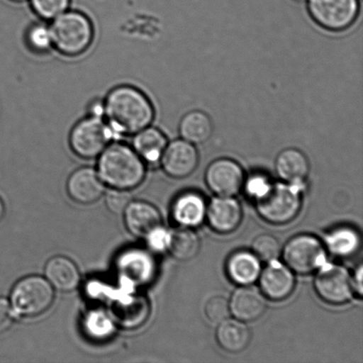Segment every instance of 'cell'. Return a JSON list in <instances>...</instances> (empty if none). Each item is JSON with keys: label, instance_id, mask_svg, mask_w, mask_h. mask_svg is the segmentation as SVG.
Listing matches in <instances>:
<instances>
[{"label": "cell", "instance_id": "cell-1", "mask_svg": "<svg viewBox=\"0 0 363 363\" xmlns=\"http://www.w3.org/2000/svg\"><path fill=\"white\" fill-rule=\"evenodd\" d=\"M155 115L150 99L131 85L112 89L104 101V118L116 138L133 136L151 126Z\"/></svg>", "mask_w": 363, "mask_h": 363}, {"label": "cell", "instance_id": "cell-2", "mask_svg": "<svg viewBox=\"0 0 363 363\" xmlns=\"http://www.w3.org/2000/svg\"><path fill=\"white\" fill-rule=\"evenodd\" d=\"M98 174L113 189L131 190L145 179V163L130 145L110 144L99 156Z\"/></svg>", "mask_w": 363, "mask_h": 363}, {"label": "cell", "instance_id": "cell-3", "mask_svg": "<svg viewBox=\"0 0 363 363\" xmlns=\"http://www.w3.org/2000/svg\"><path fill=\"white\" fill-rule=\"evenodd\" d=\"M53 48L63 55H83L94 38V25L85 14L66 11L52 20L51 26Z\"/></svg>", "mask_w": 363, "mask_h": 363}, {"label": "cell", "instance_id": "cell-4", "mask_svg": "<svg viewBox=\"0 0 363 363\" xmlns=\"http://www.w3.org/2000/svg\"><path fill=\"white\" fill-rule=\"evenodd\" d=\"M301 184H269L256 198L258 213L273 224H284L293 220L300 212Z\"/></svg>", "mask_w": 363, "mask_h": 363}, {"label": "cell", "instance_id": "cell-5", "mask_svg": "<svg viewBox=\"0 0 363 363\" xmlns=\"http://www.w3.org/2000/svg\"><path fill=\"white\" fill-rule=\"evenodd\" d=\"M55 290L44 277H24L13 288L10 304L13 313L23 318H37L52 307Z\"/></svg>", "mask_w": 363, "mask_h": 363}, {"label": "cell", "instance_id": "cell-6", "mask_svg": "<svg viewBox=\"0 0 363 363\" xmlns=\"http://www.w3.org/2000/svg\"><path fill=\"white\" fill-rule=\"evenodd\" d=\"M113 140L115 134L105 119L92 116L78 122L69 135L71 150L86 160L99 157Z\"/></svg>", "mask_w": 363, "mask_h": 363}, {"label": "cell", "instance_id": "cell-7", "mask_svg": "<svg viewBox=\"0 0 363 363\" xmlns=\"http://www.w3.org/2000/svg\"><path fill=\"white\" fill-rule=\"evenodd\" d=\"M308 13L320 27L329 31H343L357 21L358 0H308Z\"/></svg>", "mask_w": 363, "mask_h": 363}, {"label": "cell", "instance_id": "cell-8", "mask_svg": "<svg viewBox=\"0 0 363 363\" xmlns=\"http://www.w3.org/2000/svg\"><path fill=\"white\" fill-rule=\"evenodd\" d=\"M288 268L302 275L319 269L326 261L325 245L311 235H298L291 238L283 251Z\"/></svg>", "mask_w": 363, "mask_h": 363}, {"label": "cell", "instance_id": "cell-9", "mask_svg": "<svg viewBox=\"0 0 363 363\" xmlns=\"http://www.w3.org/2000/svg\"><path fill=\"white\" fill-rule=\"evenodd\" d=\"M315 289L323 301L333 305L346 303L353 297V279L344 267L323 264L315 279Z\"/></svg>", "mask_w": 363, "mask_h": 363}, {"label": "cell", "instance_id": "cell-10", "mask_svg": "<svg viewBox=\"0 0 363 363\" xmlns=\"http://www.w3.org/2000/svg\"><path fill=\"white\" fill-rule=\"evenodd\" d=\"M245 181L244 170L233 160H216L206 172L208 188L219 196H233L238 194Z\"/></svg>", "mask_w": 363, "mask_h": 363}, {"label": "cell", "instance_id": "cell-11", "mask_svg": "<svg viewBox=\"0 0 363 363\" xmlns=\"http://www.w3.org/2000/svg\"><path fill=\"white\" fill-rule=\"evenodd\" d=\"M161 163L167 175L173 179H184L197 169L199 152L194 144L181 138L167 145Z\"/></svg>", "mask_w": 363, "mask_h": 363}, {"label": "cell", "instance_id": "cell-12", "mask_svg": "<svg viewBox=\"0 0 363 363\" xmlns=\"http://www.w3.org/2000/svg\"><path fill=\"white\" fill-rule=\"evenodd\" d=\"M123 215L128 230L137 238L147 240L162 227L161 213L147 202H130Z\"/></svg>", "mask_w": 363, "mask_h": 363}, {"label": "cell", "instance_id": "cell-13", "mask_svg": "<svg viewBox=\"0 0 363 363\" xmlns=\"http://www.w3.org/2000/svg\"><path fill=\"white\" fill-rule=\"evenodd\" d=\"M259 286L263 294L272 301H283L290 296L295 287L293 272L288 267L276 261L269 262L259 274Z\"/></svg>", "mask_w": 363, "mask_h": 363}, {"label": "cell", "instance_id": "cell-14", "mask_svg": "<svg viewBox=\"0 0 363 363\" xmlns=\"http://www.w3.org/2000/svg\"><path fill=\"white\" fill-rule=\"evenodd\" d=\"M209 225L219 233H230L238 229L242 220L240 203L230 196L213 199L206 209Z\"/></svg>", "mask_w": 363, "mask_h": 363}, {"label": "cell", "instance_id": "cell-15", "mask_svg": "<svg viewBox=\"0 0 363 363\" xmlns=\"http://www.w3.org/2000/svg\"><path fill=\"white\" fill-rule=\"evenodd\" d=\"M67 190L74 201L84 205L92 204L104 194V182L95 169L82 168L69 177Z\"/></svg>", "mask_w": 363, "mask_h": 363}, {"label": "cell", "instance_id": "cell-16", "mask_svg": "<svg viewBox=\"0 0 363 363\" xmlns=\"http://www.w3.org/2000/svg\"><path fill=\"white\" fill-rule=\"evenodd\" d=\"M230 311L242 322H252L266 311L265 298L255 287L244 286L234 291L230 298Z\"/></svg>", "mask_w": 363, "mask_h": 363}, {"label": "cell", "instance_id": "cell-17", "mask_svg": "<svg viewBox=\"0 0 363 363\" xmlns=\"http://www.w3.org/2000/svg\"><path fill=\"white\" fill-rule=\"evenodd\" d=\"M275 169L281 179L291 184H302L311 169L307 156L298 149L287 148L276 159Z\"/></svg>", "mask_w": 363, "mask_h": 363}, {"label": "cell", "instance_id": "cell-18", "mask_svg": "<svg viewBox=\"0 0 363 363\" xmlns=\"http://www.w3.org/2000/svg\"><path fill=\"white\" fill-rule=\"evenodd\" d=\"M150 311L147 298L140 296L117 301L112 307L113 322L124 329H137L143 325L149 318Z\"/></svg>", "mask_w": 363, "mask_h": 363}, {"label": "cell", "instance_id": "cell-19", "mask_svg": "<svg viewBox=\"0 0 363 363\" xmlns=\"http://www.w3.org/2000/svg\"><path fill=\"white\" fill-rule=\"evenodd\" d=\"M45 273L51 286L60 291H71L80 283V273L71 259L56 256L46 263Z\"/></svg>", "mask_w": 363, "mask_h": 363}, {"label": "cell", "instance_id": "cell-20", "mask_svg": "<svg viewBox=\"0 0 363 363\" xmlns=\"http://www.w3.org/2000/svg\"><path fill=\"white\" fill-rule=\"evenodd\" d=\"M168 140L162 130L149 126L133 135L131 147L145 163L155 164L161 162Z\"/></svg>", "mask_w": 363, "mask_h": 363}, {"label": "cell", "instance_id": "cell-21", "mask_svg": "<svg viewBox=\"0 0 363 363\" xmlns=\"http://www.w3.org/2000/svg\"><path fill=\"white\" fill-rule=\"evenodd\" d=\"M227 273L234 283L240 286H250L259 279L261 274L259 259L254 252L247 251L234 252L228 259Z\"/></svg>", "mask_w": 363, "mask_h": 363}, {"label": "cell", "instance_id": "cell-22", "mask_svg": "<svg viewBox=\"0 0 363 363\" xmlns=\"http://www.w3.org/2000/svg\"><path fill=\"white\" fill-rule=\"evenodd\" d=\"M206 213L204 199L195 192H187L180 195L172 206L174 219L185 227L199 225L204 220Z\"/></svg>", "mask_w": 363, "mask_h": 363}, {"label": "cell", "instance_id": "cell-23", "mask_svg": "<svg viewBox=\"0 0 363 363\" xmlns=\"http://www.w3.org/2000/svg\"><path fill=\"white\" fill-rule=\"evenodd\" d=\"M216 340L223 350L230 353H240L251 340L248 327L240 320H224L216 330Z\"/></svg>", "mask_w": 363, "mask_h": 363}, {"label": "cell", "instance_id": "cell-24", "mask_svg": "<svg viewBox=\"0 0 363 363\" xmlns=\"http://www.w3.org/2000/svg\"><path fill=\"white\" fill-rule=\"evenodd\" d=\"M213 131L211 118L199 110L187 113L179 123L182 140L194 145L206 143L212 137Z\"/></svg>", "mask_w": 363, "mask_h": 363}, {"label": "cell", "instance_id": "cell-25", "mask_svg": "<svg viewBox=\"0 0 363 363\" xmlns=\"http://www.w3.org/2000/svg\"><path fill=\"white\" fill-rule=\"evenodd\" d=\"M201 247L197 234L188 228H179L168 233L166 249L174 258L189 261L198 255Z\"/></svg>", "mask_w": 363, "mask_h": 363}, {"label": "cell", "instance_id": "cell-26", "mask_svg": "<svg viewBox=\"0 0 363 363\" xmlns=\"http://www.w3.org/2000/svg\"><path fill=\"white\" fill-rule=\"evenodd\" d=\"M328 250L337 257H350L361 247V237L354 228L342 226L330 231L325 238Z\"/></svg>", "mask_w": 363, "mask_h": 363}, {"label": "cell", "instance_id": "cell-27", "mask_svg": "<svg viewBox=\"0 0 363 363\" xmlns=\"http://www.w3.org/2000/svg\"><path fill=\"white\" fill-rule=\"evenodd\" d=\"M120 272L128 279L134 282H145L152 275L154 265L147 254L142 252H128L121 259L119 264Z\"/></svg>", "mask_w": 363, "mask_h": 363}, {"label": "cell", "instance_id": "cell-28", "mask_svg": "<svg viewBox=\"0 0 363 363\" xmlns=\"http://www.w3.org/2000/svg\"><path fill=\"white\" fill-rule=\"evenodd\" d=\"M84 328L89 336L96 340L106 339L113 333V322L101 311H91L85 318Z\"/></svg>", "mask_w": 363, "mask_h": 363}, {"label": "cell", "instance_id": "cell-29", "mask_svg": "<svg viewBox=\"0 0 363 363\" xmlns=\"http://www.w3.org/2000/svg\"><path fill=\"white\" fill-rule=\"evenodd\" d=\"M26 43L31 51L48 52L53 48L51 28L48 25L38 23L28 28Z\"/></svg>", "mask_w": 363, "mask_h": 363}, {"label": "cell", "instance_id": "cell-30", "mask_svg": "<svg viewBox=\"0 0 363 363\" xmlns=\"http://www.w3.org/2000/svg\"><path fill=\"white\" fill-rule=\"evenodd\" d=\"M252 248L259 259L267 262L276 261L282 251L279 241L269 234L261 235L256 238L252 242Z\"/></svg>", "mask_w": 363, "mask_h": 363}, {"label": "cell", "instance_id": "cell-31", "mask_svg": "<svg viewBox=\"0 0 363 363\" xmlns=\"http://www.w3.org/2000/svg\"><path fill=\"white\" fill-rule=\"evenodd\" d=\"M30 3L38 17L52 21L69 10L70 0H30Z\"/></svg>", "mask_w": 363, "mask_h": 363}, {"label": "cell", "instance_id": "cell-32", "mask_svg": "<svg viewBox=\"0 0 363 363\" xmlns=\"http://www.w3.org/2000/svg\"><path fill=\"white\" fill-rule=\"evenodd\" d=\"M230 304L225 298L215 296L206 302L205 313L209 321L220 323L228 318L230 315Z\"/></svg>", "mask_w": 363, "mask_h": 363}, {"label": "cell", "instance_id": "cell-33", "mask_svg": "<svg viewBox=\"0 0 363 363\" xmlns=\"http://www.w3.org/2000/svg\"><path fill=\"white\" fill-rule=\"evenodd\" d=\"M131 197L129 192L120 189H113L106 196V206L108 209L116 215H122L130 204Z\"/></svg>", "mask_w": 363, "mask_h": 363}, {"label": "cell", "instance_id": "cell-34", "mask_svg": "<svg viewBox=\"0 0 363 363\" xmlns=\"http://www.w3.org/2000/svg\"><path fill=\"white\" fill-rule=\"evenodd\" d=\"M13 314L10 302L0 297V334L9 330L13 321Z\"/></svg>", "mask_w": 363, "mask_h": 363}, {"label": "cell", "instance_id": "cell-35", "mask_svg": "<svg viewBox=\"0 0 363 363\" xmlns=\"http://www.w3.org/2000/svg\"><path fill=\"white\" fill-rule=\"evenodd\" d=\"M269 181L266 177L261 175L252 176L247 183V191L249 194L257 197L262 191H264L268 188Z\"/></svg>", "mask_w": 363, "mask_h": 363}, {"label": "cell", "instance_id": "cell-36", "mask_svg": "<svg viewBox=\"0 0 363 363\" xmlns=\"http://www.w3.org/2000/svg\"><path fill=\"white\" fill-rule=\"evenodd\" d=\"M168 233L163 229H159L147 238L149 245L156 251H162L166 249Z\"/></svg>", "mask_w": 363, "mask_h": 363}, {"label": "cell", "instance_id": "cell-37", "mask_svg": "<svg viewBox=\"0 0 363 363\" xmlns=\"http://www.w3.org/2000/svg\"><path fill=\"white\" fill-rule=\"evenodd\" d=\"M90 116L104 118V101H94L90 106Z\"/></svg>", "mask_w": 363, "mask_h": 363}, {"label": "cell", "instance_id": "cell-38", "mask_svg": "<svg viewBox=\"0 0 363 363\" xmlns=\"http://www.w3.org/2000/svg\"><path fill=\"white\" fill-rule=\"evenodd\" d=\"M354 290L362 296V267H358L355 276L353 279Z\"/></svg>", "mask_w": 363, "mask_h": 363}, {"label": "cell", "instance_id": "cell-39", "mask_svg": "<svg viewBox=\"0 0 363 363\" xmlns=\"http://www.w3.org/2000/svg\"><path fill=\"white\" fill-rule=\"evenodd\" d=\"M6 208L5 205H4V202L1 199H0V220L3 219L4 216H5Z\"/></svg>", "mask_w": 363, "mask_h": 363}, {"label": "cell", "instance_id": "cell-40", "mask_svg": "<svg viewBox=\"0 0 363 363\" xmlns=\"http://www.w3.org/2000/svg\"><path fill=\"white\" fill-rule=\"evenodd\" d=\"M11 1H13V2H23V1H25V0H11Z\"/></svg>", "mask_w": 363, "mask_h": 363}, {"label": "cell", "instance_id": "cell-41", "mask_svg": "<svg viewBox=\"0 0 363 363\" xmlns=\"http://www.w3.org/2000/svg\"><path fill=\"white\" fill-rule=\"evenodd\" d=\"M294 1L301 2V1H305V0H294Z\"/></svg>", "mask_w": 363, "mask_h": 363}]
</instances>
